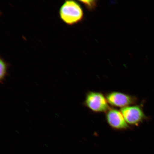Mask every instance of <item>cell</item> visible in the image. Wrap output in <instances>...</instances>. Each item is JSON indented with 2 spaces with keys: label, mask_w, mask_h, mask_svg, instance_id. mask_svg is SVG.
<instances>
[{
  "label": "cell",
  "mask_w": 154,
  "mask_h": 154,
  "mask_svg": "<svg viewBox=\"0 0 154 154\" xmlns=\"http://www.w3.org/2000/svg\"><path fill=\"white\" fill-rule=\"evenodd\" d=\"M105 118L107 124L113 130L124 131L131 128L121 111L114 108L110 107L105 113Z\"/></svg>",
  "instance_id": "5"
},
{
  "label": "cell",
  "mask_w": 154,
  "mask_h": 154,
  "mask_svg": "<svg viewBox=\"0 0 154 154\" xmlns=\"http://www.w3.org/2000/svg\"><path fill=\"white\" fill-rule=\"evenodd\" d=\"M59 14L61 20L69 25L79 22L84 16L80 5L73 1H65L60 9Z\"/></svg>",
  "instance_id": "1"
},
{
  "label": "cell",
  "mask_w": 154,
  "mask_h": 154,
  "mask_svg": "<svg viewBox=\"0 0 154 154\" xmlns=\"http://www.w3.org/2000/svg\"><path fill=\"white\" fill-rule=\"evenodd\" d=\"M9 64L6 62L1 57L0 59V81L2 84H3L4 81L5 79L6 76L8 75L7 69Z\"/></svg>",
  "instance_id": "6"
},
{
  "label": "cell",
  "mask_w": 154,
  "mask_h": 154,
  "mask_svg": "<svg viewBox=\"0 0 154 154\" xmlns=\"http://www.w3.org/2000/svg\"><path fill=\"white\" fill-rule=\"evenodd\" d=\"M83 105L95 113H106L109 106L105 95L101 92L89 91L87 92Z\"/></svg>",
  "instance_id": "2"
},
{
  "label": "cell",
  "mask_w": 154,
  "mask_h": 154,
  "mask_svg": "<svg viewBox=\"0 0 154 154\" xmlns=\"http://www.w3.org/2000/svg\"><path fill=\"white\" fill-rule=\"evenodd\" d=\"M105 96L109 105L121 109L136 105L138 101L135 96L120 92H109L106 94Z\"/></svg>",
  "instance_id": "4"
},
{
  "label": "cell",
  "mask_w": 154,
  "mask_h": 154,
  "mask_svg": "<svg viewBox=\"0 0 154 154\" xmlns=\"http://www.w3.org/2000/svg\"><path fill=\"white\" fill-rule=\"evenodd\" d=\"M79 2L83 3L85 6L89 9H93L95 8L96 6V3L95 2V1H81Z\"/></svg>",
  "instance_id": "7"
},
{
  "label": "cell",
  "mask_w": 154,
  "mask_h": 154,
  "mask_svg": "<svg viewBox=\"0 0 154 154\" xmlns=\"http://www.w3.org/2000/svg\"><path fill=\"white\" fill-rule=\"evenodd\" d=\"M120 111L130 126H139L144 121L148 119L144 113L142 105H131L121 108Z\"/></svg>",
  "instance_id": "3"
}]
</instances>
